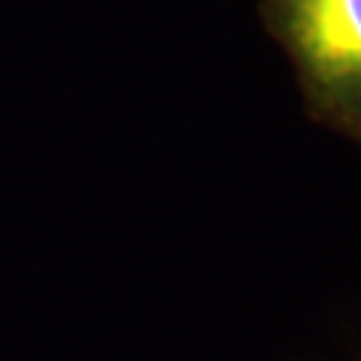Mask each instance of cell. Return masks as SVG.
<instances>
[{
	"instance_id": "6da1fadb",
	"label": "cell",
	"mask_w": 361,
	"mask_h": 361,
	"mask_svg": "<svg viewBox=\"0 0 361 361\" xmlns=\"http://www.w3.org/2000/svg\"><path fill=\"white\" fill-rule=\"evenodd\" d=\"M307 115L361 145V0H259Z\"/></svg>"
}]
</instances>
